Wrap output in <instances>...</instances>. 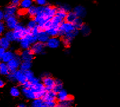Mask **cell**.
Returning <instances> with one entry per match:
<instances>
[{"instance_id": "b9f144b4", "label": "cell", "mask_w": 120, "mask_h": 107, "mask_svg": "<svg viewBox=\"0 0 120 107\" xmlns=\"http://www.w3.org/2000/svg\"><path fill=\"white\" fill-rule=\"evenodd\" d=\"M67 13H66V12H64L63 11H61V10H57V12L56 13V15L57 16L60 17V18H62V19L63 20H65L66 17V15H67Z\"/></svg>"}, {"instance_id": "d4e9b609", "label": "cell", "mask_w": 120, "mask_h": 107, "mask_svg": "<svg viewBox=\"0 0 120 107\" xmlns=\"http://www.w3.org/2000/svg\"><path fill=\"white\" fill-rule=\"evenodd\" d=\"M26 14L30 17L31 18H34L37 14V6L34 5L29 8L27 11H26Z\"/></svg>"}, {"instance_id": "8992f818", "label": "cell", "mask_w": 120, "mask_h": 107, "mask_svg": "<svg viewBox=\"0 0 120 107\" xmlns=\"http://www.w3.org/2000/svg\"><path fill=\"white\" fill-rule=\"evenodd\" d=\"M57 12V7L55 6L48 5L45 7L43 14L47 20H51L55 15Z\"/></svg>"}, {"instance_id": "484cf974", "label": "cell", "mask_w": 120, "mask_h": 107, "mask_svg": "<svg viewBox=\"0 0 120 107\" xmlns=\"http://www.w3.org/2000/svg\"><path fill=\"white\" fill-rule=\"evenodd\" d=\"M64 20L57 15H55L53 18L51 20L52 22V26L55 27H60L62 23L64 22Z\"/></svg>"}, {"instance_id": "60d3db41", "label": "cell", "mask_w": 120, "mask_h": 107, "mask_svg": "<svg viewBox=\"0 0 120 107\" xmlns=\"http://www.w3.org/2000/svg\"><path fill=\"white\" fill-rule=\"evenodd\" d=\"M7 30V29L4 21H1L0 22V34H4Z\"/></svg>"}, {"instance_id": "d6986e66", "label": "cell", "mask_w": 120, "mask_h": 107, "mask_svg": "<svg viewBox=\"0 0 120 107\" xmlns=\"http://www.w3.org/2000/svg\"><path fill=\"white\" fill-rule=\"evenodd\" d=\"M50 36L45 30H40L39 33L37 35V40H38V41L44 44H46Z\"/></svg>"}, {"instance_id": "3957f363", "label": "cell", "mask_w": 120, "mask_h": 107, "mask_svg": "<svg viewBox=\"0 0 120 107\" xmlns=\"http://www.w3.org/2000/svg\"><path fill=\"white\" fill-rule=\"evenodd\" d=\"M75 30H76V29L73 25V24L64 21V22L61 24L59 27V37L60 38L63 37L66 34L72 32Z\"/></svg>"}, {"instance_id": "8fae6325", "label": "cell", "mask_w": 120, "mask_h": 107, "mask_svg": "<svg viewBox=\"0 0 120 107\" xmlns=\"http://www.w3.org/2000/svg\"><path fill=\"white\" fill-rule=\"evenodd\" d=\"M20 56L22 59V61L32 62L34 59V54L33 53L31 49L21 50L20 52Z\"/></svg>"}, {"instance_id": "f5cc1de1", "label": "cell", "mask_w": 120, "mask_h": 107, "mask_svg": "<svg viewBox=\"0 0 120 107\" xmlns=\"http://www.w3.org/2000/svg\"><path fill=\"white\" fill-rule=\"evenodd\" d=\"M5 82L3 79H0V87L3 88L5 86Z\"/></svg>"}, {"instance_id": "ac0fdd59", "label": "cell", "mask_w": 120, "mask_h": 107, "mask_svg": "<svg viewBox=\"0 0 120 107\" xmlns=\"http://www.w3.org/2000/svg\"><path fill=\"white\" fill-rule=\"evenodd\" d=\"M35 3V0H21L19 7L20 10L27 11L30 7L34 5Z\"/></svg>"}, {"instance_id": "44dd1931", "label": "cell", "mask_w": 120, "mask_h": 107, "mask_svg": "<svg viewBox=\"0 0 120 107\" xmlns=\"http://www.w3.org/2000/svg\"><path fill=\"white\" fill-rule=\"evenodd\" d=\"M19 46L21 50H26V49H30L31 47V44L28 39L24 37L19 41Z\"/></svg>"}, {"instance_id": "cb8c5ba5", "label": "cell", "mask_w": 120, "mask_h": 107, "mask_svg": "<svg viewBox=\"0 0 120 107\" xmlns=\"http://www.w3.org/2000/svg\"><path fill=\"white\" fill-rule=\"evenodd\" d=\"M11 42L9 41L4 36L1 37L0 38V47L3 48L5 50H8L11 47Z\"/></svg>"}, {"instance_id": "e575fe53", "label": "cell", "mask_w": 120, "mask_h": 107, "mask_svg": "<svg viewBox=\"0 0 120 107\" xmlns=\"http://www.w3.org/2000/svg\"><path fill=\"white\" fill-rule=\"evenodd\" d=\"M57 7V10H61V11H63L67 13L72 11V8H71V5L68 4H60Z\"/></svg>"}, {"instance_id": "816d5d0a", "label": "cell", "mask_w": 120, "mask_h": 107, "mask_svg": "<svg viewBox=\"0 0 120 107\" xmlns=\"http://www.w3.org/2000/svg\"><path fill=\"white\" fill-rule=\"evenodd\" d=\"M50 76L49 74V73L43 72L41 75V79H42V78H43V77H47V76Z\"/></svg>"}, {"instance_id": "30bf717a", "label": "cell", "mask_w": 120, "mask_h": 107, "mask_svg": "<svg viewBox=\"0 0 120 107\" xmlns=\"http://www.w3.org/2000/svg\"><path fill=\"white\" fill-rule=\"evenodd\" d=\"M62 44V39L59 37H50L46 43V47L52 49H56L59 48Z\"/></svg>"}, {"instance_id": "ab89813d", "label": "cell", "mask_w": 120, "mask_h": 107, "mask_svg": "<svg viewBox=\"0 0 120 107\" xmlns=\"http://www.w3.org/2000/svg\"><path fill=\"white\" fill-rule=\"evenodd\" d=\"M7 79L9 82H11V83H17L16 79H15V73H10L7 76Z\"/></svg>"}, {"instance_id": "f546056e", "label": "cell", "mask_w": 120, "mask_h": 107, "mask_svg": "<svg viewBox=\"0 0 120 107\" xmlns=\"http://www.w3.org/2000/svg\"><path fill=\"white\" fill-rule=\"evenodd\" d=\"M45 102L43 98H36L31 101L30 107H42L45 105Z\"/></svg>"}, {"instance_id": "9f6ffc18", "label": "cell", "mask_w": 120, "mask_h": 107, "mask_svg": "<svg viewBox=\"0 0 120 107\" xmlns=\"http://www.w3.org/2000/svg\"><path fill=\"white\" fill-rule=\"evenodd\" d=\"M60 107V106L58 104V105H57V107Z\"/></svg>"}, {"instance_id": "7402d4cb", "label": "cell", "mask_w": 120, "mask_h": 107, "mask_svg": "<svg viewBox=\"0 0 120 107\" xmlns=\"http://www.w3.org/2000/svg\"><path fill=\"white\" fill-rule=\"evenodd\" d=\"M11 73L7 63L4 62L0 63V74L3 76H7Z\"/></svg>"}, {"instance_id": "8d00e7d4", "label": "cell", "mask_w": 120, "mask_h": 107, "mask_svg": "<svg viewBox=\"0 0 120 107\" xmlns=\"http://www.w3.org/2000/svg\"><path fill=\"white\" fill-rule=\"evenodd\" d=\"M26 37L28 39V40L30 41V43L31 44H33L35 43L38 41V40H37V36H34L33 34H31V33H29L27 35H26Z\"/></svg>"}, {"instance_id": "db71d44e", "label": "cell", "mask_w": 120, "mask_h": 107, "mask_svg": "<svg viewBox=\"0 0 120 107\" xmlns=\"http://www.w3.org/2000/svg\"><path fill=\"white\" fill-rule=\"evenodd\" d=\"M17 107H26V105H25V103H20L18 105Z\"/></svg>"}, {"instance_id": "e0dca14e", "label": "cell", "mask_w": 120, "mask_h": 107, "mask_svg": "<svg viewBox=\"0 0 120 107\" xmlns=\"http://www.w3.org/2000/svg\"><path fill=\"white\" fill-rule=\"evenodd\" d=\"M42 98L45 102L56 101L57 100V93L54 92L53 90L47 91Z\"/></svg>"}, {"instance_id": "7a4b0ae2", "label": "cell", "mask_w": 120, "mask_h": 107, "mask_svg": "<svg viewBox=\"0 0 120 107\" xmlns=\"http://www.w3.org/2000/svg\"><path fill=\"white\" fill-rule=\"evenodd\" d=\"M22 62L20 53H16L14 58L7 63L11 73H14L20 69V65Z\"/></svg>"}, {"instance_id": "5b68a950", "label": "cell", "mask_w": 120, "mask_h": 107, "mask_svg": "<svg viewBox=\"0 0 120 107\" xmlns=\"http://www.w3.org/2000/svg\"><path fill=\"white\" fill-rule=\"evenodd\" d=\"M4 21L5 22L7 30H14L20 23L19 19L16 15L8 17L5 18Z\"/></svg>"}, {"instance_id": "4fadbf2b", "label": "cell", "mask_w": 120, "mask_h": 107, "mask_svg": "<svg viewBox=\"0 0 120 107\" xmlns=\"http://www.w3.org/2000/svg\"><path fill=\"white\" fill-rule=\"evenodd\" d=\"M21 92H22L23 96L29 100H33L37 98V95L34 91L31 88H21Z\"/></svg>"}, {"instance_id": "603a6c76", "label": "cell", "mask_w": 120, "mask_h": 107, "mask_svg": "<svg viewBox=\"0 0 120 107\" xmlns=\"http://www.w3.org/2000/svg\"><path fill=\"white\" fill-rule=\"evenodd\" d=\"M45 31L48 34L50 37H59V28L51 26L49 28L46 29Z\"/></svg>"}, {"instance_id": "83f0119b", "label": "cell", "mask_w": 120, "mask_h": 107, "mask_svg": "<svg viewBox=\"0 0 120 107\" xmlns=\"http://www.w3.org/2000/svg\"><path fill=\"white\" fill-rule=\"evenodd\" d=\"M32 62L29 61H22L21 62V65H20V69L23 72H26V71L31 70L32 67Z\"/></svg>"}, {"instance_id": "4316f807", "label": "cell", "mask_w": 120, "mask_h": 107, "mask_svg": "<svg viewBox=\"0 0 120 107\" xmlns=\"http://www.w3.org/2000/svg\"><path fill=\"white\" fill-rule=\"evenodd\" d=\"M74 103V100L72 96L70 95L69 97L65 101L63 102H59L58 104L61 107H72Z\"/></svg>"}, {"instance_id": "f907efd6", "label": "cell", "mask_w": 120, "mask_h": 107, "mask_svg": "<svg viewBox=\"0 0 120 107\" xmlns=\"http://www.w3.org/2000/svg\"><path fill=\"white\" fill-rule=\"evenodd\" d=\"M7 50L5 49H3V48H1V47H0V59L3 56V55H4V53H5Z\"/></svg>"}, {"instance_id": "f6af8a7d", "label": "cell", "mask_w": 120, "mask_h": 107, "mask_svg": "<svg viewBox=\"0 0 120 107\" xmlns=\"http://www.w3.org/2000/svg\"><path fill=\"white\" fill-rule=\"evenodd\" d=\"M40 27H38V26L37 25V26L35 27L34 29H33L32 30H31V33L33 34V35H34V36H37V35H38V34L39 33V32L40 31Z\"/></svg>"}, {"instance_id": "7bdbcfd3", "label": "cell", "mask_w": 120, "mask_h": 107, "mask_svg": "<svg viewBox=\"0 0 120 107\" xmlns=\"http://www.w3.org/2000/svg\"><path fill=\"white\" fill-rule=\"evenodd\" d=\"M35 3L37 6H46L47 5V0H35Z\"/></svg>"}, {"instance_id": "bcb514c9", "label": "cell", "mask_w": 120, "mask_h": 107, "mask_svg": "<svg viewBox=\"0 0 120 107\" xmlns=\"http://www.w3.org/2000/svg\"><path fill=\"white\" fill-rule=\"evenodd\" d=\"M40 82H41V79H40L37 77H34L31 81H30V82L32 84V85H36V84H38V83H39Z\"/></svg>"}, {"instance_id": "2e32d148", "label": "cell", "mask_w": 120, "mask_h": 107, "mask_svg": "<svg viewBox=\"0 0 120 107\" xmlns=\"http://www.w3.org/2000/svg\"><path fill=\"white\" fill-rule=\"evenodd\" d=\"M15 53H16L14 52L13 50H10V49H8V50H7L5 53H4V55H3V57L0 59H1V61L2 62L6 63H8L10 61H11L12 59L14 58V56H15Z\"/></svg>"}, {"instance_id": "d590c367", "label": "cell", "mask_w": 120, "mask_h": 107, "mask_svg": "<svg viewBox=\"0 0 120 107\" xmlns=\"http://www.w3.org/2000/svg\"><path fill=\"white\" fill-rule=\"evenodd\" d=\"M85 23L83 22V20L82 18L78 17L76 18V20L75 21V22H73V25H74L75 27L77 30H80L81 28L83 27V26L84 25Z\"/></svg>"}, {"instance_id": "4dcf8cb0", "label": "cell", "mask_w": 120, "mask_h": 107, "mask_svg": "<svg viewBox=\"0 0 120 107\" xmlns=\"http://www.w3.org/2000/svg\"><path fill=\"white\" fill-rule=\"evenodd\" d=\"M63 89V82L60 79H56V82H55V85L54 88L53 89V91L55 92L56 93H58L60 91H62Z\"/></svg>"}, {"instance_id": "11a10c76", "label": "cell", "mask_w": 120, "mask_h": 107, "mask_svg": "<svg viewBox=\"0 0 120 107\" xmlns=\"http://www.w3.org/2000/svg\"><path fill=\"white\" fill-rule=\"evenodd\" d=\"M47 107V105H44L43 106V107Z\"/></svg>"}, {"instance_id": "ba28073f", "label": "cell", "mask_w": 120, "mask_h": 107, "mask_svg": "<svg viewBox=\"0 0 120 107\" xmlns=\"http://www.w3.org/2000/svg\"><path fill=\"white\" fill-rule=\"evenodd\" d=\"M19 6H17L11 3L7 5L3 9V11L5 13V18L8 17L16 15L19 10Z\"/></svg>"}, {"instance_id": "d6a6232c", "label": "cell", "mask_w": 120, "mask_h": 107, "mask_svg": "<svg viewBox=\"0 0 120 107\" xmlns=\"http://www.w3.org/2000/svg\"><path fill=\"white\" fill-rule=\"evenodd\" d=\"M3 36L5 37L6 39H7L11 42H14V41H15V37H14V31L13 30H7L5 31V33L4 34Z\"/></svg>"}, {"instance_id": "277c9868", "label": "cell", "mask_w": 120, "mask_h": 107, "mask_svg": "<svg viewBox=\"0 0 120 107\" xmlns=\"http://www.w3.org/2000/svg\"><path fill=\"white\" fill-rule=\"evenodd\" d=\"M79 33H80V31L76 29L72 32L66 34L62 38V42L63 46L65 47H69L73 39L79 34Z\"/></svg>"}, {"instance_id": "ffe728a7", "label": "cell", "mask_w": 120, "mask_h": 107, "mask_svg": "<svg viewBox=\"0 0 120 107\" xmlns=\"http://www.w3.org/2000/svg\"><path fill=\"white\" fill-rule=\"evenodd\" d=\"M69 96L70 95H69L68 92L65 89H63L62 91H60L57 93V101L59 102H63V101L67 100Z\"/></svg>"}, {"instance_id": "c3c4849f", "label": "cell", "mask_w": 120, "mask_h": 107, "mask_svg": "<svg viewBox=\"0 0 120 107\" xmlns=\"http://www.w3.org/2000/svg\"><path fill=\"white\" fill-rule=\"evenodd\" d=\"M5 17V13H4V11H3V10H0V20H1V21H4Z\"/></svg>"}, {"instance_id": "9a60e30c", "label": "cell", "mask_w": 120, "mask_h": 107, "mask_svg": "<svg viewBox=\"0 0 120 107\" xmlns=\"http://www.w3.org/2000/svg\"><path fill=\"white\" fill-rule=\"evenodd\" d=\"M14 73H15V79H16L17 83L20 84L21 86L23 85L27 81V79L26 78L24 72L19 69Z\"/></svg>"}, {"instance_id": "7c38bea8", "label": "cell", "mask_w": 120, "mask_h": 107, "mask_svg": "<svg viewBox=\"0 0 120 107\" xmlns=\"http://www.w3.org/2000/svg\"><path fill=\"white\" fill-rule=\"evenodd\" d=\"M41 82L46 87V91H51L53 90V88L55 86L56 79L51 76H49L41 79Z\"/></svg>"}, {"instance_id": "5bb4252c", "label": "cell", "mask_w": 120, "mask_h": 107, "mask_svg": "<svg viewBox=\"0 0 120 107\" xmlns=\"http://www.w3.org/2000/svg\"><path fill=\"white\" fill-rule=\"evenodd\" d=\"M72 11L75 13L76 16L79 18H83L85 17L87 14V10L85 8V7L81 5H78L75 7L73 8Z\"/></svg>"}, {"instance_id": "ee69618b", "label": "cell", "mask_w": 120, "mask_h": 107, "mask_svg": "<svg viewBox=\"0 0 120 107\" xmlns=\"http://www.w3.org/2000/svg\"><path fill=\"white\" fill-rule=\"evenodd\" d=\"M45 104L48 107H56L57 106V103L56 101H47L45 102Z\"/></svg>"}, {"instance_id": "836d02e7", "label": "cell", "mask_w": 120, "mask_h": 107, "mask_svg": "<svg viewBox=\"0 0 120 107\" xmlns=\"http://www.w3.org/2000/svg\"><path fill=\"white\" fill-rule=\"evenodd\" d=\"M80 33L83 35V36H88L90 34V32H91V30H90V28L89 27V26L86 24H85L83 26L82 28H81L80 30Z\"/></svg>"}, {"instance_id": "681fc988", "label": "cell", "mask_w": 120, "mask_h": 107, "mask_svg": "<svg viewBox=\"0 0 120 107\" xmlns=\"http://www.w3.org/2000/svg\"><path fill=\"white\" fill-rule=\"evenodd\" d=\"M21 1V0H11V3H10L14 4L15 5H17V6H19Z\"/></svg>"}, {"instance_id": "52a82bcc", "label": "cell", "mask_w": 120, "mask_h": 107, "mask_svg": "<svg viewBox=\"0 0 120 107\" xmlns=\"http://www.w3.org/2000/svg\"><path fill=\"white\" fill-rule=\"evenodd\" d=\"M46 44L42 43L39 41L35 43L34 44L31 45L30 49L33 52L34 55H43L45 53L46 48Z\"/></svg>"}, {"instance_id": "7dc6e473", "label": "cell", "mask_w": 120, "mask_h": 107, "mask_svg": "<svg viewBox=\"0 0 120 107\" xmlns=\"http://www.w3.org/2000/svg\"><path fill=\"white\" fill-rule=\"evenodd\" d=\"M33 86L32 84L30 83L29 81H27V82L24 84L23 85L21 86V88H31Z\"/></svg>"}, {"instance_id": "9c48e42d", "label": "cell", "mask_w": 120, "mask_h": 107, "mask_svg": "<svg viewBox=\"0 0 120 107\" xmlns=\"http://www.w3.org/2000/svg\"><path fill=\"white\" fill-rule=\"evenodd\" d=\"M31 89L36 93L37 98H42L47 91L46 87L41 82H39L36 85H33Z\"/></svg>"}, {"instance_id": "f1b7e54d", "label": "cell", "mask_w": 120, "mask_h": 107, "mask_svg": "<svg viewBox=\"0 0 120 107\" xmlns=\"http://www.w3.org/2000/svg\"><path fill=\"white\" fill-rule=\"evenodd\" d=\"M77 18H78V17L76 16L75 13L73 11H71L67 14V15H66V17L64 21H66V22H70V23L73 24V22L76 20Z\"/></svg>"}, {"instance_id": "6f0895ef", "label": "cell", "mask_w": 120, "mask_h": 107, "mask_svg": "<svg viewBox=\"0 0 120 107\" xmlns=\"http://www.w3.org/2000/svg\"></svg>"}, {"instance_id": "f35d334b", "label": "cell", "mask_w": 120, "mask_h": 107, "mask_svg": "<svg viewBox=\"0 0 120 107\" xmlns=\"http://www.w3.org/2000/svg\"><path fill=\"white\" fill-rule=\"evenodd\" d=\"M25 75H26V78L27 79V81H29V82L31 81L35 77L34 72L31 70H29L25 72Z\"/></svg>"}, {"instance_id": "74e56055", "label": "cell", "mask_w": 120, "mask_h": 107, "mask_svg": "<svg viewBox=\"0 0 120 107\" xmlns=\"http://www.w3.org/2000/svg\"><path fill=\"white\" fill-rule=\"evenodd\" d=\"M38 25L35 20L34 18H31L29 21H28L27 24V26L26 27L29 29V30H31L33 29L36 27Z\"/></svg>"}, {"instance_id": "1f68e13d", "label": "cell", "mask_w": 120, "mask_h": 107, "mask_svg": "<svg viewBox=\"0 0 120 107\" xmlns=\"http://www.w3.org/2000/svg\"><path fill=\"white\" fill-rule=\"evenodd\" d=\"M10 93L12 97L17 98L19 97L21 94V91H20V88L17 86H12L10 88Z\"/></svg>"}, {"instance_id": "6da1fadb", "label": "cell", "mask_w": 120, "mask_h": 107, "mask_svg": "<svg viewBox=\"0 0 120 107\" xmlns=\"http://www.w3.org/2000/svg\"><path fill=\"white\" fill-rule=\"evenodd\" d=\"M13 31H14V37L16 42H19L21 39L26 36V35L31 33V30H29L27 27L24 26L20 22Z\"/></svg>"}]
</instances>
